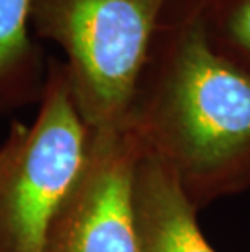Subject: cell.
I'll list each match as a JSON object with an SVG mask.
<instances>
[{"instance_id":"cell-1","label":"cell","mask_w":250,"mask_h":252,"mask_svg":"<svg viewBox=\"0 0 250 252\" xmlns=\"http://www.w3.org/2000/svg\"><path fill=\"white\" fill-rule=\"evenodd\" d=\"M196 210L250 189V78L210 46L198 0L161 15L127 124Z\"/></svg>"},{"instance_id":"cell-6","label":"cell","mask_w":250,"mask_h":252,"mask_svg":"<svg viewBox=\"0 0 250 252\" xmlns=\"http://www.w3.org/2000/svg\"><path fill=\"white\" fill-rule=\"evenodd\" d=\"M33 0H0V112L41 99L46 75L29 36Z\"/></svg>"},{"instance_id":"cell-5","label":"cell","mask_w":250,"mask_h":252,"mask_svg":"<svg viewBox=\"0 0 250 252\" xmlns=\"http://www.w3.org/2000/svg\"><path fill=\"white\" fill-rule=\"evenodd\" d=\"M134 212L137 252H215L174 169L145 145L135 168Z\"/></svg>"},{"instance_id":"cell-3","label":"cell","mask_w":250,"mask_h":252,"mask_svg":"<svg viewBox=\"0 0 250 252\" xmlns=\"http://www.w3.org/2000/svg\"><path fill=\"white\" fill-rule=\"evenodd\" d=\"M89 142L91 130L72 98L65 65L49 61L34 122H13L0 147V252H46Z\"/></svg>"},{"instance_id":"cell-4","label":"cell","mask_w":250,"mask_h":252,"mask_svg":"<svg viewBox=\"0 0 250 252\" xmlns=\"http://www.w3.org/2000/svg\"><path fill=\"white\" fill-rule=\"evenodd\" d=\"M141 147L129 126L91 130L86 163L52 224L46 252H137L134 178Z\"/></svg>"},{"instance_id":"cell-2","label":"cell","mask_w":250,"mask_h":252,"mask_svg":"<svg viewBox=\"0 0 250 252\" xmlns=\"http://www.w3.org/2000/svg\"><path fill=\"white\" fill-rule=\"evenodd\" d=\"M171 0H33L31 30L65 52L72 98L93 132L127 124L140 75Z\"/></svg>"},{"instance_id":"cell-7","label":"cell","mask_w":250,"mask_h":252,"mask_svg":"<svg viewBox=\"0 0 250 252\" xmlns=\"http://www.w3.org/2000/svg\"><path fill=\"white\" fill-rule=\"evenodd\" d=\"M210 46L250 78V0H198Z\"/></svg>"}]
</instances>
